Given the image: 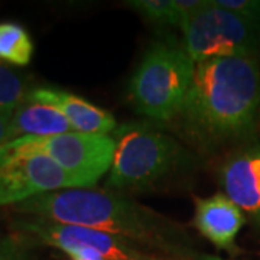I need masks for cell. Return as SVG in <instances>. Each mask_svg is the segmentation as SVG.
I'll return each instance as SVG.
<instances>
[{
	"mask_svg": "<svg viewBox=\"0 0 260 260\" xmlns=\"http://www.w3.org/2000/svg\"><path fill=\"white\" fill-rule=\"evenodd\" d=\"M3 239V236H2V230H0V240Z\"/></svg>",
	"mask_w": 260,
	"mask_h": 260,
	"instance_id": "44dd1931",
	"label": "cell"
},
{
	"mask_svg": "<svg viewBox=\"0 0 260 260\" xmlns=\"http://www.w3.org/2000/svg\"><path fill=\"white\" fill-rule=\"evenodd\" d=\"M182 45L195 64L215 58L251 56L260 44V26L207 0L181 26Z\"/></svg>",
	"mask_w": 260,
	"mask_h": 260,
	"instance_id": "8992f818",
	"label": "cell"
},
{
	"mask_svg": "<svg viewBox=\"0 0 260 260\" xmlns=\"http://www.w3.org/2000/svg\"><path fill=\"white\" fill-rule=\"evenodd\" d=\"M10 140V119L0 113V146L9 143Z\"/></svg>",
	"mask_w": 260,
	"mask_h": 260,
	"instance_id": "d6986e66",
	"label": "cell"
},
{
	"mask_svg": "<svg viewBox=\"0 0 260 260\" xmlns=\"http://www.w3.org/2000/svg\"><path fill=\"white\" fill-rule=\"evenodd\" d=\"M194 260H230V259H224V257L215 256V254H205V253H198V254L195 256Z\"/></svg>",
	"mask_w": 260,
	"mask_h": 260,
	"instance_id": "ffe728a7",
	"label": "cell"
},
{
	"mask_svg": "<svg viewBox=\"0 0 260 260\" xmlns=\"http://www.w3.org/2000/svg\"><path fill=\"white\" fill-rule=\"evenodd\" d=\"M16 232L26 234L35 243H42L61 251L71 249H91L106 260H172L155 253L142 250L140 246L109 233L49 220H18L12 224Z\"/></svg>",
	"mask_w": 260,
	"mask_h": 260,
	"instance_id": "52a82bcc",
	"label": "cell"
},
{
	"mask_svg": "<svg viewBox=\"0 0 260 260\" xmlns=\"http://www.w3.org/2000/svg\"><path fill=\"white\" fill-rule=\"evenodd\" d=\"M65 254L70 260H106L100 253L91 249H84V247L71 249V250L65 251Z\"/></svg>",
	"mask_w": 260,
	"mask_h": 260,
	"instance_id": "ac0fdd59",
	"label": "cell"
},
{
	"mask_svg": "<svg viewBox=\"0 0 260 260\" xmlns=\"http://www.w3.org/2000/svg\"><path fill=\"white\" fill-rule=\"evenodd\" d=\"M195 67L182 42H153L129 84L130 102L136 112L155 121L177 119L189 93Z\"/></svg>",
	"mask_w": 260,
	"mask_h": 260,
	"instance_id": "277c9868",
	"label": "cell"
},
{
	"mask_svg": "<svg viewBox=\"0 0 260 260\" xmlns=\"http://www.w3.org/2000/svg\"><path fill=\"white\" fill-rule=\"evenodd\" d=\"M26 103H39L54 107L64 114L74 132L78 133L110 136V133L113 135L117 129V121L112 113L64 90L34 87Z\"/></svg>",
	"mask_w": 260,
	"mask_h": 260,
	"instance_id": "8fae6325",
	"label": "cell"
},
{
	"mask_svg": "<svg viewBox=\"0 0 260 260\" xmlns=\"http://www.w3.org/2000/svg\"><path fill=\"white\" fill-rule=\"evenodd\" d=\"M70 188H90L44 155H30L0 165V205H18L38 195Z\"/></svg>",
	"mask_w": 260,
	"mask_h": 260,
	"instance_id": "ba28073f",
	"label": "cell"
},
{
	"mask_svg": "<svg viewBox=\"0 0 260 260\" xmlns=\"http://www.w3.org/2000/svg\"><path fill=\"white\" fill-rule=\"evenodd\" d=\"M213 2L217 6L260 26L259 0H213Z\"/></svg>",
	"mask_w": 260,
	"mask_h": 260,
	"instance_id": "e0dca14e",
	"label": "cell"
},
{
	"mask_svg": "<svg viewBox=\"0 0 260 260\" xmlns=\"http://www.w3.org/2000/svg\"><path fill=\"white\" fill-rule=\"evenodd\" d=\"M34 240L26 234L5 236L0 240V260H34Z\"/></svg>",
	"mask_w": 260,
	"mask_h": 260,
	"instance_id": "2e32d148",
	"label": "cell"
},
{
	"mask_svg": "<svg viewBox=\"0 0 260 260\" xmlns=\"http://www.w3.org/2000/svg\"><path fill=\"white\" fill-rule=\"evenodd\" d=\"M194 227L218 250L237 251V236L246 224V215L223 192L194 198Z\"/></svg>",
	"mask_w": 260,
	"mask_h": 260,
	"instance_id": "30bf717a",
	"label": "cell"
},
{
	"mask_svg": "<svg viewBox=\"0 0 260 260\" xmlns=\"http://www.w3.org/2000/svg\"><path fill=\"white\" fill-rule=\"evenodd\" d=\"M34 41L16 22H0V61L15 67H26L34 55Z\"/></svg>",
	"mask_w": 260,
	"mask_h": 260,
	"instance_id": "4fadbf2b",
	"label": "cell"
},
{
	"mask_svg": "<svg viewBox=\"0 0 260 260\" xmlns=\"http://www.w3.org/2000/svg\"><path fill=\"white\" fill-rule=\"evenodd\" d=\"M116 152L113 136L70 132L56 136H25L0 146V165L30 155H44L93 188L110 172Z\"/></svg>",
	"mask_w": 260,
	"mask_h": 260,
	"instance_id": "5b68a950",
	"label": "cell"
},
{
	"mask_svg": "<svg viewBox=\"0 0 260 260\" xmlns=\"http://www.w3.org/2000/svg\"><path fill=\"white\" fill-rule=\"evenodd\" d=\"M112 136L116 152L106 186L116 192L156 188L188 167L186 149L148 124H121Z\"/></svg>",
	"mask_w": 260,
	"mask_h": 260,
	"instance_id": "3957f363",
	"label": "cell"
},
{
	"mask_svg": "<svg viewBox=\"0 0 260 260\" xmlns=\"http://www.w3.org/2000/svg\"><path fill=\"white\" fill-rule=\"evenodd\" d=\"M22 214L54 223L88 227L121 237L172 260H194L181 225L116 191L70 188L38 195L15 205Z\"/></svg>",
	"mask_w": 260,
	"mask_h": 260,
	"instance_id": "6da1fadb",
	"label": "cell"
},
{
	"mask_svg": "<svg viewBox=\"0 0 260 260\" xmlns=\"http://www.w3.org/2000/svg\"><path fill=\"white\" fill-rule=\"evenodd\" d=\"M127 6L156 25L181 28L184 23L175 0H130Z\"/></svg>",
	"mask_w": 260,
	"mask_h": 260,
	"instance_id": "9a60e30c",
	"label": "cell"
},
{
	"mask_svg": "<svg viewBox=\"0 0 260 260\" xmlns=\"http://www.w3.org/2000/svg\"><path fill=\"white\" fill-rule=\"evenodd\" d=\"M70 132H74V129L64 114L47 104L25 103L10 119L12 140L25 136L47 138Z\"/></svg>",
	"mask_w": 260,
	"mask_h": 260,
	"instance_id": "7c38bea8",
	"label": "cell"
},
{
	"mask_svg": "<svg viewBox=\"0 0 260 260\" xmlns=\"http://www.w3.org/2000/svg\"><path fill=\"white\" fill-rule=\"evenodd\" d=\"M220 185L260 230V145L236 149L220 167Z\"/></svg>",
	"mask_w": 260,
	"mask_h": 260,
	"instance_id": "9c48e42d",
	"label": "cell"
},
{
	"mask_svg": "<svg viewBox=\"0 0 260 260\" xmlns=\"http://www.w3.org/2000/svg\"><path fill=\"white\" fill-rule=\"evenodd\" d=\"M259 107L260 68L256 58H215L197 64L177 119L189 139L213 150L246 138Z\"/></svg>",
	"mask_w": 260,
	"mask_h": 260,
	"instance_id": "7a4b0ae2",
	"label": "cell"
},
{
	"mask_svg": "<svg viewBox=\"0 0 260 260\" xmlns=\"http://www.w3.org/2000/svg\"><path fill=\"white\" fill-rule=\"evenodd\" d=\"M34 87L23 74L0 61V113L12 119V116L26 103Z\"/></svg>",
	"mask_w": 260,
	"mask_h": 260,
	"instance_id": "5bb4252c",
	"label": "cell"
}]
</instances>
